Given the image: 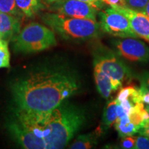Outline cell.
<instances>
[{"instance_id":"1","label":"cell","mask_w":149,"mask_h":149,"mask_svg":"<svg viewBox=\"0 0 149 149\" xmlns=\"http://www.w3.org/2000/svg\"><path fill=\"white\" fill-rule=\"evenodd\" d=\"M75 75L62 68L35 70L16 80L11 93L16 109L32 113H47L79 90Z\"/></svg>"},{"instance_id":"2","label":"cell","mask_w":149,"mask_h":149,"mask_svg":"<svg viewBox=\"0 0 149 149\" xmlns=\"http://www.w3.org/2000/svg\"><path fill=\"white\" fill-rule=\"evenodd\" d=\"M86 121L83 109L66 100L47 115L50 135L46 141V149L64 148L79 131Z\"/></svg>"},{"instance_id":"3","label":"cell","mask_w":149,"mask_h":149,"mask_svg":"<svg viewBox=\"0 0 149 149\" xmlns=\"http://www.w3.org/2000/svg\"><path fill=\"white\" fill-rule=\"evenodd\" d=\"M47 113H32L16 109L8 121L7 128L11 137L26 149H46V141L50 135Z\"/></svg>"},{"instance_id":"4","label":"cell","mask_w":149,"mask_h":149,"mask_svg":"<svg viewBox=\"0 0 149 149\" xmlns=\"http://www.w3.org/2000/svg\"><path fill=\"white\" fill-rule=\"evenodd\" d=\"M43 22L65 40L83 42L94 39L100 34L97 20L67 17L56 13H47L42 17Z\"/></svg>"},{"instance_id":"5","label":"cell","mask_w":149,"mask_h":149,"mask_svg":"<svg viewBox=\"0 0 149 149\" xmlns=\"http://www.w3.org/2000/svg\"><path fill=\"white\" fill-rule=\"evenodd\" d=\"M16 53H31L44 51L57 44L55 32L46 26L31 22L12 39Z\"/></svg>"},{"instance_id":"6","label":"cell","mask_w":149,"mask_h":149,"mask_svg":"<svg viewBox=\"0 0 149 149\" xmlns=\"http://www.w3.org/2000/svg\"><path fill=\"white\" fill-rule=\"evenodd\" d=\"M100 29L104 33L122 38H137L138 36L130 26L128 18L114 8L99 13Z\"/></svg>"},{"instance_id":"7","label":"cell","mask_w":149,"mask_h":149,"mask_svg":"<svg viewBox=\"0 0 149 149\" xmlns=\"http://www.w3.org/2000/svg\"><path fill=\"white\" fill-rule=\"evenodd\" d=\"M48 8L51 12L67 17L97 20V7L79 0H56Z\"/></svg>"},{"instance_id":"8","label":"cell","mask_w":149,"mask_h":149,"mask_svg":"<svg viewBox=\"0 0 149 149\" xmlns=\"http://www.w3.org/2000/svg\"><path fill=\"white\" fill-rule=\"evenodd\" d=\"M114 46L119 55L130 61H149V48L135 38L129 37L116 40L114 42Z\"/></svg>"},{"instance_id":"9","label":"cell","mask_w":149,"mask_h":149,"mask_svg":"<svg viewBox=\"0 0 149 149\" xmlns=\"http://www.w3.org/2000/svg\"><path fill=\"white\" fill-rule=\"evenodd\" d=\"M94 64L111 79L119 80L121 82L130 76L128 67L113 53L98 54L95 58Z\"/></svg>"},{"instance_id":"10","label":"cell","mask_w":149,"mask_h":149,"mask_svg":"<svg viewBox=\"0 0 149 149\" xmlns=\"http://www.w3.org/2000/svg\"><path fill=\"white\" fill-rule=\"evenodd\" d=\"M124 14L128 18L130 26L138 37L149 43V17L140 11L134 10L127 7H112Z\"/></svg>"},{"instance_id":"11","label":"cell","mask_w":149,"mask_h":149,"mask_svg":"<svg viewBox=\"0 0 149 149\" xmlns=\"http://www.w3.org/2000/svg\"><path fill=\"white\" fill-rule=\"evenodd\" d=\"M20 31V17L0 12V36L2 40H12Z\"/></svg>"},{"instance_id":"12","label":"cell","mask_w":149,"mask_h":149,"mask_svg":"<svg viewBox=\"0 0 149 149\" xmlns=\"http://www.w3.org/2000/svg\"><path fill=\"white\" fill-rule=\"evenodd\" d=\"M94 77L98 92L102 97L109 99L113 91L111 77L94 64Z\"/></svg>"},{"instance_id":"13","label":"cell","mask_w":149,"mask_h":149,"mask_svg":"<svg viewBox=\"0 0 149 149\" xmlns=\"http://www.w3.org/2000/svg\"><path fill=\"white\" fill-rule=\"evenodd\" d=\"M15 3L22 14L27 17H32L46 7L40 0H15Z\"/></svg>"},{"instance_id":"14","label":"cell","mask_w":149,"mask_h":149,"mask_svg":"<svg viewBox=\"0 0 149 149\" xmlns=\"http://www.w3.org/2000/svg\"><path fill=\"white\" fill-rule=\"evenodd\" d=\"M95 133H91L79 135L69 147L72 149H88L95 146L97 143Z\"/></svg>"},{"instance_id":"15","label":"cell","mask_w":149,"mask_h":149,"mask_svg":"<svg viewBox=\"0 0 149 149\" xmlns=\"http://www.w3.org/2000/svg\"><path fill=\"white\" fill-rule=\"evenodd\" d=\"M117 101L115 99L112 100L107 104V107L104 110L103 115V124L105 127L109 128L116 122L117 116L116 113Z\"/></svg>"},{"instance_id":"16","label":"cell","mask_w":149,"mask_h":149,"mask_svg":"<svg viewBox=\"0 0 149 149\" xmlns=\"http://www.w3.org/2000/svg\"><path fill=\"white\" fill-rule=\"evenodd\" d=\"M0 12L21 17L22 13L17 6L15 0H0Z\"/></svg>"},{"instance_id":"17","label":"cell","mask_w":149,"mask_h":149,"mask_svg":"<svg viewBox=\"0 0 149 149\" xmlns=\"http://www.w3.org/2000/svg\"><path fill=\"white\" fill-rule=\"evenodd\" d=\"M115 127L118 132L120 137H124L126 136L133 135L134 134L139 133V130H140L141 126L138 125H135L133 123H129L126 125H118L115 124Z\"/></svg>"},{"instance_id":"18","label":"cell","mask_w":149,"mask_h":149,"mask_svg":"<svg viewBox=\"0 0 149 149\" xmlns=\"http://www.w3.org/2000/svg\"><path fill=\"white\" fill-rule=\"evenodd\" d=\"M10 58L8 41L3 40L0 46V68H10Z\"/></svg>"},{"instance_id":"19","label":"cell","mask_w":149,"mask_h":149,"mask_svg":"<svg viewBox=\"0 0 149 149\" xmlns=\"http://www.w3.org/2000/svg\"><path fill=\"white\" fill-rule=\"evenodd\" d=\"M149 0H125L126 7L134 10L142 12Z\"/></svg>"},{"instance_id":"20","label":"cell","mask_w":149,"mask_h":149,"mask_svg":"<svg viewBox=\"0 0 149 149\" xmlns=\"http://www.w3.org/2000/svg\"><path fill=\"white\" fill-rule=\"evenodd\" d=\"M134 149H149V139L145 136L136 137Z\"/></svg>"},{"instance_id":"21","label":"cell","mask_w":149,"mask_h":149,"mask_svg":"<svg viewBox=\"0 0 149 149\" xmlns=\"http://www.w3.org/2000/svg\"><path fill=\"white\" fill-rule=\"evenodd\" d=\"M135 140L136 137L133 135L126 136V137H122V140H121V147L125 149L133 148L134 146H135Z\"/></svg>"},{"instance_id":"22","label":"cell","mask_w":149,"mask_h":149,"mask_svg":"<svg viewBox=\"0 0 149 149\" xmlns=\"http://www.w3.org/2000/svg\"><path fill=\"white\" fill-rule=\"evenodd\" d=\"M139 91L141 94V102L149 105V91L148 88L144 84H142L139 88Z\"/></svg>"},{"instance_id":"23","label":"cell","mask_w":149,"mask_h":149,"mask_svg":"<svg viewBox=\"0 0 149 149\" xmlns=\"http://www.w3.org/2000/svg\"><path fill=\"white\" fill-rule=\"evenodd\" d=\"M120 104H121V106H122L123 109H124L126 114L127 115L129 114L132 108L133 107L134 104H135L133 102L130 101L129 99H126V100H122V101H121L120 102Z\"/></svg>"},{"instance_id":"24","label":"cell","mask_w":149,"mask_h":149,"mask_svg":"<svg viewBox=\"0 0 149 149\" xmlns=\"http://www.w3.org/2000/svg\"><path fill=\"white\" fill-rule=\"evenodd\" d=\"M102 2L109 4L111 7L121 6L126 7L125 0H100Z\"/></svg>"},{"instance_id":"25","label":"cell","mask_w":149,"mask_h":149,"mask_svg":"<svg viewBox=\"0 0 149 149\" xmlns=\"http://www.w3.org/2000/svg\"><path fill=\"white\" fill-rule=\"evenodd\" d=\"M116 113H117V116L116 122H117V121L120 120L121 118H122V117H124V115H127V114H126V113H125V111H124V109H123L122 106H121L120 102H117V104Z\"/></svg>"},{"instance_id":"26","label":"cell","mask_w":149,"mask_h":149,"mask_svg":"<svg viewBox=\"0 0 149 149\" xmlns=\"http://www.w3.org/2000/svg\"><path fill=\"white\" fill-rule=\"evenodd\" d=\"M129 123H130L129 116H128V115H124L122 118H121L120 120L115 122V124H118V125L124 126V125H126V124H128Z\"/></svg>"},{"instance_id":"27","label":"cell","mask_w":149,"mask_h":149,"mask_svg":"<svg viewBox=\"0 0 149 149\" xmlns=\"http://www.w3.org/2000/svg\"><path fill=\"white\" fill-rule=\"evenodd\" d=\"M139 133L149 139V121L142 128H140V130H139Z\"/></svg>"},{"instance_id":"28","label":"cell","mask_w":149,"mask_h":149,"mask_svg":"<svg viewBox=\"0 0 149 149\" xmlns=\"http://www.w3.org/2000/svg\"><path fill=\"white\" fill-rule=\"evenodd\" d=\"M79 1H84V2L91 3V4H93V5H95V6H96L97 7V8H98L99 6H100V3H102V1H100V0H79Z\"/></svg>"},{"instance_id":"29","label":"cell","mask_w":149,"mask_h":149,"mask_svg":"<svg viewBox=\"0 0 149 149\" xmlns=\"http://www.w3.org/2000/svg\"><path fill=\"white\" fill-rule=\"evenodd\" d=\"M40 1L45 5V6H48L53 2H55L56 0H40Z\"/></svg>"},{"instance_id":"30","label":"cell","mask_w":149,"mask_h":149,"mask_svg":"<svg viewBox=\"0 0 149 149\" xmlns=\"http://www.w3.org/2000/svg\"><path fill=\"white\" fill-rule=\"evenodd\" d=\"M143 81H144V84H144L149 91V75H146V77H144Z\"/></svg>"},{"instance_id":"31","label":"cell","mask_w":149,"mask_h":149,"mask_svg":"<svg viewBox=\"0 0 149 149\" xmlns=\"http://www.w3.org/2000/svg\"><path fill=\"white\" fill-rule=\"evenodd\" d=\"M142 13L149 17V1L148 3H147V5L146 6V7H145V8L144 9V10L142 11Z\"/></svg>"},{"instance_id":"32","label":"cell","mask_w":149,"mask_h":149,"mask_svg":"<svg viewBox=\"0 0 149 149\" xmlns=\"http://www.w3.org/2000/svg\"><path fill=\"white\" fill-rule=\"evenodd\" d=\"M3 40H2V39H1V36H0V46H1V44H2V43H3Z\"/></svg>"},{"instance_id":"33","label":"cell","mask_w":149,"mask_h":149,"mask_svg":"<svg viewBox=\"0 0 149 149\" xmlns=\"http://www.w3.org/2000/svg\"><path fill=\"white\" fill-rule=\"evenodd\" d=\"M145 109H146V111H148V113H149V105H148V106H147V107H146V108H145Z\"/></svg>"}]
</instances>
